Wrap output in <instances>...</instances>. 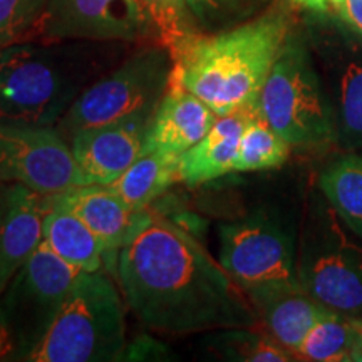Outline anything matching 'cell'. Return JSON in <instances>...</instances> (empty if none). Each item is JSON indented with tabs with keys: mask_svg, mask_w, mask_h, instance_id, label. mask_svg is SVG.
<instances>
[{
	"mask_svg": "<svg viewBox=\"0 0 362 362\" xmlns=\"http://www.w3.org/2000/svg\"><path fill=\"white\" fill-rule=\"evenodd\" d=\"M115 272L129 310L153 332L188 336L260 327L232 275L193 235L153 215L117 252Z\"/></svg>",
	"mask_w": 362,
	"mask_h": 362,
	"instance_id": "cell-1",
	"label": "cell"
},
{
	"mask_svg": "<svg viewBox=\"0 0 362 362\" xmlns=\"http://www.w3.org/2000/svg\"><path fill=\"white\" fill-rule=\"evenodd\" d=\"M291 30V11L272 6L230 29L193 33L170 51V84L189 90L218 116L255 104Z\"/></svg>",
	"mask_w": 362,
	"mask_h": 362,
	"instance_id": "cell-2",
	"label": "cell"
},
{
	"mask_svg": "<svg viewBox=\"0 0 362 362\" xmlns=\"http://www.w3.org/2000/svg\"><path fill=\"white\" fill-rule=\"evenodd\" d=\"M90 78L67 49L16 42L0 51V123L54 128Z\"/></svg>",
	"mask_w": 362,
	"mask_h": 362,
	"instance_id": "cell-3",
	"label": "cell"
},
{
	"mask_svg": "<svg viewBox=\"0 0 362 362\" xmlns=\"http://www.w3.org/2000/svg\"><path fill=\"white\" fill-rule=\"evenodd\" d=\"M121 296L106 272H79L52 327L27 361H123L128 337Z\"/></svg>",
	"mask_w": 362,
	"mask_h": 362,
	"instance_id": "cell-4",
	"label": "cell"
},
{
	"mask_svg": "<svg viewBox=\"0 0 362 362\" xmlns=\"http://www.w3.org/2000/svg\"><path fill=\"white\" fill-rule=\"evenodd\" d=\"M260 111L292 149L336 143L332 110L309 40L291 30L262 88Z\"/></svg>",
	"mask_w": 362,
	"mask_h": 362,
	"instance_id": "cell-5",
	"label": "cell"
},
{
	"mask_svg": "<svg viewBox=\"0 0 362 362\" xmlns=\"http://www.w3.org/2000/svg\"><path fill=\"white\" fill-rule=\"evenodd\" d=\"M310 194L298 237V284L325 309L362 320V250L322 193Z\"/></svg>",
	"mask_w": 362,
	"mask_h": 362,
	"instance_id": "cell-6",
	"label": "cell"
},
{
	"mask_svg": "<svg viewBox=\"0 0 362 362\" xmlns=\"http://www.w3.org/2000/svg\"><path fill=\"white\" fill-rule=\"evenodd\" d=\"M173 59L165 45L134 52L119 67L88 86L57 123L62 138L81 129L151 119L170 88Z\"/></svg>",
	"mask_w": 362,
	"mask_h": 362,
	"instance_id": "cell-7",
	"label": "cell"
},
{
	"mask_svg": "<svg viewBox=\"0 0 362 362\" xmlns=\"http://www.w3.org/2000/svg\"><path fill=\"white\" fill-rule=\"evenodd\" d=\"M78 274L40 242L0 293L2 359H29L52 327Z\"/></svg>",
	"mask_w": 362,
	"mask_h": 362,
	"instance_id": "cell-8",
	"label": "cell"
},
{
	"mask_svg": "<svg viewBox=\"0 0 362 362\" xmlns=\"http://www.w3.org/2000/svg\"><path fill=\"white\" fill-rule=\"evenodd\" d=\"M300 226L282 208L259 206L218 225V262L240 287L298 282Z\"/></svg>",
	"mask_w": 362,
	"mask_h": 362,
	"instance_id": "cell-9",
	"label": "cell"
},
{
	"mask_svg": "<svg viewBox=\"0 0 362 362\" xmlns=\"http://www.w3.org/2000/svg\"><path fill=\"white\" fill-rule=\"evenodd\" d=\"M309 45L332 110L336 143L362 149V37L341 17L314 12Z\"/></svg>",
	"mask_w": 362,
	"mask_h": 362,
	"instance_id": "cell-10",
	"label": "cell"
},
{
	"mask_svg": "<svg viewBox=\"0 0 362 362\" xmlns=\"http://www.w3.org/2000/svg\"><path fill=\"white\" fill-rule=\"evenodd\" d=\"M0 180L54 197L86 185L69 143L56 128L0 123Z\"/></svg>",
	"mask_w": 362,
	"mask_h": 362,
	"instance_id": "cell-11",
	"label": "cell"
},
{
	"mask_svg": "<svg viewBox=\"0 0 362 362\" xmlns=\"http://www.w3.org/2000/svg\"><path fill=\"white\" fill-rule=\"evenodd\" d=\"M156 35L144 0H49L25 39L134 40Z\"/></svg>",
	"mask_w": 362,
	"mask_h": 362,
	"instance_id": "cell-12",
	"label": "cell"
},
{
	"mask_svg": "<svg viewBox=\"0 0 362 362\" xmlns=\"http://www.w3.org/2000/svg\"><path fill=\"white\" fill-rule=\"evenodd\" d=\"M151 119L96 126L72 134L67 143L86 185H110L123 175L146 149Z\"/></svg>",
	"mask_w": 362,
	"mask_h": 362,
	"instance_id": "cell-13",
	"label": "cell"
},
{
	"mask_svg": "<svg viewBox=\"0 0 362 362\" xmlns=\"http://www.w3.org/2000/svg\"><path fill=\"white\" fill-rule=\"evenodd\" d=\"M52 202L78 215L96 233L106 248L107 260L117 259V252L128 245L134 235L151 220L149 210H134L106 185H79L54 194Z\"/></svg>",
	"mask_w": 362,
	"mask_h": 362,
	"instance_id": "cell-14",
	"label": "cell"
},
{
	"mask_svg": "<svg viewBox=\"0 0 362 362\" xmlns=\"http://www.w3.org/2000/svg\"><path fill=\"white\" fill-rule=\"evenodd\" d=\"M243 292L259 317L260 327L296 356L315 324L330 312L298 282L253 285Z\"/></svg>",
	"mask_w": 362,
	"mask_h": 362,
	"instance_id": "cell-15",
	"label": "cell"
},
{
	"mask_svg": "<svg viewBox=\"0 0 362 362\" xmlns=\"http://www.w3.org/2000/svg\"><path fill=\"white\" fill-rule=\"evenodd\" d=\"M49 197L22 185H7L0 216V293L42 242Z\"/></svg>",
	"mask_w": 362,
	"mask_h": 362,
	"instance_id": "cell-16",
	"label": "cell"
},
{
	"mask_svg": "<svg viewBox=\"0 0 362 362\" xmlns=\"http://www.w3.org/2000/svg\"><path fill=\"white\" fill-rule=\"evenodd\" d=\"M218 115L189 90L171 86L153 115L146 136V151L181 156L193 148L216 123Z\"/></svg>",
	"mask_w": 362,
	"mask_h": 362,
	"instance_id": "cell-17",
	"label": "cell"
},
{
	"mask_svg": "<svg viewBox=\"0 0 362 362\" xmlns=\"http://www.w3.org/2000/svg\"><path fill=\"white\" fill-rule=\"evenodd\" d=\"M255 104L218 116L200 141L180 156L178 178L181 183L198 187L233 173L240 139Z\"/></svg>",
	"mask_w": 362,
	"mask_h": 362,
	"instance_id": "cell-18",
	"label": "cell"
},
{
	"mask_svg": "<svg viewBox=\"0 0 362 362\" xmlns=\"http://www.w3.org/2000/svg\"><path fill=\"white\" fill-rule=\"evenodd\" d=\"M42 242L79 272H99L106 265V248L96 233L67 208L49 197V211L44 218Z\"/></svg>",
	"mask_w": 362,
	"mask_h": 362,
	"instance_id": "cell-19",
	"label": "cell"
},
{
	"mask_svg": "<svg viewBox=\"0 0 362 362\" xmlns=\"http://www.w3.org/2000/svg\"><path fill=\"white\" fill-rule=\"evenodd\" d=\"M180 156L146 151L123 175L106 185L134 210H148L178 178Z\"/></svg>",
	"mask_w": 362,
	"mask_h": 362,
	"instance_id": "cell-20",
	"label": "cell"
},
{
	"mask_svg": "<svg viewBox=\"0 0 362 362\" xmlns=\"http://www.w3.org/2000/svg\"><path fill=\"white\" fill-rule=\"evenodd\" d=\"M319 189L344 226L362 240V153L329 163L319 175Z\"/></svg>",
	"mask_w": 362,
	"mask_h": 362,
	"instance_id": "cell-21",
	"label": "cell"
},
{
	"mask_svg": "<svg viewBox=\"0 0 362 362\" xmlns=\"http://www.w3.org/2000/svg\"><path fill=\"white\" fill-rule=\"evenodd\" d=\"M298 361L362 362V329L354 320L329 312L297 352Z\"/></svg>",
	"mask_w": 362,
	"mask_h": 362,
	"instance_id": "cell-22",
	"label": "cell"
},
{
	"mask_svg": "<svg viewBox=\"0 0 362 362\" xmlns=\"http://www.w3.org/2000/svg\"><path fill=\"white\" fill-rule=\"evenodd\" d=\"M208 354L230 362H291L297 356L262 327L221 329L205 341Z\"/></svg>",
	"mask_w": 362,
	"mask_h": 362,
	"instance_id": "cell-23",
	"label": "cell"
},
{
	"mask_svg": "<svg viewBox=\"0 0 362 362\" xmlns=\"http://www.w3.org/2000/svg\"><path fill=\"white\" fill-rule=\"evenodd\" d=\"M291 144L267 123L260 104L257 103L240 139L233 173H255L280 168L291 156Z\"/></svg>",
	"mask_w": 362,
	"mask_h": 362,
	"instance_id": "cell-24",
	"label": "cell"
},
{
	"mask_svg": "<svg viewBox=\"0 0 362 362\" xmlns=\"http://www.w3.org/2000/svg\"><path fill=\"white\" fill-rule=\"evenodd\" d=\"M277 0H187L200 33H218L264 13Z\"/></svg>",
	"mask_w": 362,
	"mask_h": 362,
	"instance_id": "cell-25",
	"label": "cell"
},
{
	"mask_svg": "<svg viewBox=\"0 0 362 362\" xmlns=\"http://www.w3.org/2000/svg\"><path fill=\"white\" fill-rule=\"evenodd\" d=\"M144 4L155 25L158 42L168 51L188 35L198 33L187 0H144Z\"/></svg>",
	"mask_w": 362,
	"mask_h": 362,
	"instance_id": "cell-26",
	"label": "cell"
},
{
	"mask_svg": "<svg viewBox=\"0 0 362 362\" xmlns=\"http://www.w3.org/2000/svg\"><path fill=\"white\" fill-rule=\"evenodd\" d=\"M49 0H0V47L22 42Z\"/></svg>",
	"mask_w": 362,
	"mask_h": 362,
	"instance_id": "cell-27",
	"label": "cell"
},
{
	"mask_svg": "<svg viewBox=\"0 0 362 362\" xmlns=\"http://www.w3.org/2000/svg\"><path fill=\"white\" fill-rule=\"evenodd\" d=\"M175 354L165 344L158 342L149 336H139L128 341L123 361H171Z\"/></svg>",
	"mask_w": 362,
	"mask_h": 362,
	"instance_id": "cell-28",
	"label": "cell"
},
{
	"mask_svg": "<svg viewBox=\"0 0 362 362\" xmlns=\"http://www.w3.org/2000/svg\"><path fill=\"white\" fill-rule=\"evenodd\" d=\"M336 13L362 37V0H342Z\"/></svg>",
	"mask_w": 362,
	"mask_h": 362,
	"instance_id": "cell-29",
	"label": "cell"
},
{
	"mask_svg": "<svg viewBox=\"0 0 362 362\" xmlns=\"http://www.w3.org/2000/svg\"><path fill=\"white\" fill-rule=\"evenodd\" d=\"M293 2L310 12H330V8L336 11L342 0H293Z\"/></svg>",
	"mask_w": 362,
	"mask_h": 362,
	"instance_id": "cell-30",
	"label": "cell"
},
{
	"mask_svg": "<svg viewBox=\"0 0 362 362\" xmlns=\"http://www.w3.org/2000/svg\"><path fill=\"white\" fill-rule=\"evenodd\" d=\"M6 193H7V183L0 180V216L4 211V203H6Z\"/></svg>",
	"mask_w": 362,
	"mask_h": 362,
	"instance_id": "cell-31",
	"label": "cell"
},
{
	"mask_svg": "<svg viewBox=\"0 0 362 362\" xmlns=\"http://www.w3.org/2000/svg\"><path fill=\"white\" fill-rule=\"evenodd\" d=\"M354 322H356L357 325H359V327L362 329V320H354Z\"/></svg>",
	"mask_w": 362,
	"mask_h": 362,
	"instance_id": "cell-32",
	"label": "cell"
},
{
	"mask_svg": "<svg viewBox=\"0 0 362 362\" xmlns=\"http://www.w3.org/2000/svg\"><path fill=\"white\" fill-rule=\"evenodd\" d=\"M0 359H2V344H0Z\"/></svg>",
	"mask_w": 362,
	"mask_h": 362,
	"instance_id": "cell-33",
	"label": "cell"
}]
</instances>
